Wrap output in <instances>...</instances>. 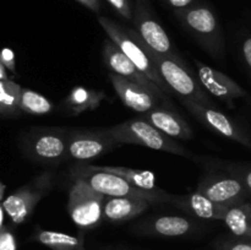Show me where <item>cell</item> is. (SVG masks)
I'll use <instances>...</instances> for the list:
<instances>
[{
  "mask_svg": "<svg viewBox=\"0 0 251 250\" xmlns=\"http://www.w3.org/2000/svg\"><path fill=\"white\" fill-rule=\"evenodd\" d=\"M74 179H82L91 188L109 198L144 199L152 203H169L172 194L161 190H144L131 185L127 180L117 174L102 171H93L87 164H78L71 171Z\"/></svg>",
  "mask_w": 251,
  "mask_h": 250,
  "instance_id": "cell-2",
  "label": "cell"
},
{
  "mask_svg": "<svg viewBox=\"0 0 251 250\" xmlns=\"http://www.w3.org/2000/svg\"><path fill=\"white\" fill-rule=\"evenodd\" d=\"M103 60L112 73L123 76L125 78H129V80L149 88L150 91L156 93L164 103H169L171 97L167 93H164L151 78H149L144 73H141L136 68V65L125 55L124 51L110 38L105 39L104 44H103Z\"/></svg>",
  "mask_w": 251,
  "mask_h": 250,
  "instance_id": "cell-14",
  "label": "cell"
},
{
  "mask_svg": "<svg viewBox=\"0 0 251 250\" xmlns=\"http://www.w3.org/2000/svg\"><path fill=\"white\" fill-rule=\"evenodd\" d=\"M104 98L105 93L103 91H96L92 88L83 87V86H76L63 100V109L66 114L76 117L85 112L97 109Z\"/></svg>",
  "mask_w": 251,
  "mask_h": 250,
  "instance_id": "cell-20",
  "label": "cell"
},
{
  "mask_svg": "<svg viewBox=\"0 0 251 250\" xmlns=\"http://www.w3.org/2000/svg\"><path fill=\"white\" fill-rule=\"evenodd\" d=\"M164 1H166V4H168L169 6L176 9V11H178V10L188 9V7L195 5L194 4L195 0H164Z\"/></svg>",
  "mask_w": 251,
  "mask_h": 250,
  "instance_id": "cell-32",
  "label": "cell"
},
{
  "mask_svg": "<svg viewBox=\"0 0 251 250\" xmlns=\"http://www.w3.org/2000/svg\"><path fill=\"white\" fill-rule=\"evenodd\" d=\"M212 167L222 169V171H226L228 173L233 174V175L238 176L244 183L245 188L249 191V195L251 198V166L243 163H234V162L216 161L212 164Z\"/></svg>",
  "mask_w": 251,
  "mask_h": 250,
  "instance_id": "cell-26",
  "label": "cell"
},
{
  "mask_svg": "<svg viewBox=\"0 0 251 250\" xmlns=\"http://www.w3.org/2000/svg\"><path fill=\"white\" fill-rule=\"evenodd\" d=\"M198 225L193 220L183 216H158L142 221L134 227L137 234L156 237H183L194 232Z\"/></svg>",
  "mask_w": 251,
  "mask_h": 250,
  "instance_id": "cell-17",
  "label": "cell"
},
{
  "mask_svg": "<svg viewBox=\"0 0 251 250\" xmlns=\"http://www.w3.org/2000/svg\"><path fill=\"white\" fill-rule=\"evenodd\" d=\"M132 22L136 33L149 48L163 55H176L168 33L153 16L147 0H136Z\"/></svg>",
  "mask_w": 251,
  "mask_h": 250,
  "instance_id": "cell-11",
  "label": "cell"
},
{
  "mask_svg": "<svg viewBox=\"0 0 251 250\" xmlns=\"http://www.w3.org/2000/svg\"><path fill=\"white\" fill-rule=\"evenodd\" d=\"M181 103L198 122H200L211 131L251 149V135L234 118L229 117L216 108L200 104L193 100H181Z\"/></svg>",
  "mask_w": 251,
  "mask_h": 250,
  "instance_id": "cell-10",
  "label": "cell"
},
{
  "mask_svg": "<svg viewBox=\"0 0 251 250\" xmlns=\"http://www.w3.org/2000/svg\"><path fill=\"white\" fill-rule=\"evenodd\" d=\"M223 222L235 238L251 240V202L230 207Z\"/></svg>",
  "mask_w": 251,
  "mask_h": 250,
  "instance_id": "cell-23",
  "label": "cell"
},
{
  "mask_svg": "<svg viewBox=\"0 0 251 250\" xmlns=\"http://www.w3.org/2000/svg\"><path fill=\"white\" fill-rule=\"evenodd\" d=\"M70 131L59 127H34L20 142L27 158L43 166H56L69 158Z\"/></svg>",
  "mask_w": 251,
  "mask_h": 250,
  "instance_id": "cell-5",
  "label": "cell"
},
{
  "mask_svg": "<svg viewBox=\"0 0 251 250\" xmlns=\"http://www.w3.org/2000/svg\"><path fill=\"white\" fill-rule=\"evenodd\" d=\"M98 22L107 33L108 38L112 39L124 51L125 55L136 65V68L141 73H144L147 77L151 78L164 93H167L171 97L173 92L162 78L158 69L154 65L144 42L136 33V31L131 28H125L122 25L117 24L115 21L104 16L98 17Z\"/></svg>",
  "mask_w": 251,
  "mask_h": 250,
  "instance_id": "cell-3",
  "label": "cell"
},
{
  "mask_svg": "<svg viewBox=\"0 0 251 250\" xmlns=\"http://www.w3.org/2000/svg\"><path fill=\"white\" fill-rule=\"evenodd\" d=\"M87 167L93 171H102L117 174V175L122 176L125 180L129 181L131 185L144 189V190H158L156 185V176L152 172L117 166H91V164H87Z\"/></svg>",
  "mask_w": 251,
  "mask_h": 250,
  "instance_id": "cell-22",
  "label": "cell"
},
{
  "mask_svg": "<svg viewBox=\"0 0 251 250\" xmlns=\"http://www.w3.org/2000/svg\"><path fill=\"white\" fill-rule=\"evenodd\" d=\"M171 205L176 206L179 210L184 211L188 215L202 220L223 221L229 208L210 200L199 191L183 195L172 194Z\"/></svg>",
  "mask_w": 251,
  "mask_h": 250,
  "instance_id": "cell-16",
  "label": "cell"
},
{
  "mask_svg": "<svg viewBox=\"0 0 251 250\" xmlns=\"http://www.w3.org/2000/svg\"><path fill=\"white\" fill-rule=\"evenodd\" d=\"M194 63L198 69V78L203 90L227 104L228 108L233 109L238 100L248 97L247 91L225 73L216 70L196 59H194Z\"/></svg>",
  "mask_w": 251,
  "mask_h": 250,
  "instance_id": "cell-13",
  "label": "cell"
},
{
  "mask_svg": "<svg viewBox=\"0 0 251 250\" xmlns=\"http://www.w3.org/2000/svg\"><path fill=\"white\" fill-rule=\"evenodd\" d=\"M144 42V41H142ZM145 44V43H144ZM154 65L158 69L162 78L172 92L176 93L180 100H189L200 104L213 107L215 103L207 96L198 76H194L183 59L178 55H163L145 44Z\"/></svg>",
  "mask_w": 251,
  "mask_h": 250,
  "instance_id": "cell-1",
  "label": "cell"
},
{
  "mask_svg": "<svg viewBox=\"0 0 251 250\" xmlns=\"http://www.w3.org/2000/svg\"><path fill=\"white\" fill-rule=\"evenodd\" d=\"M108 77L112 82L115 93L124 103V105L140 114L161 107V102H163L156 93L129 78H125L114 73H110Z\"/></svg>",
  "mask_w": 251,
  "mask_h": 250,
  "instance_id": "cell-15",
  "label": "cell"
},
{
  "mask_svg": "<svg viewBox=\"0 0 251 250\" xmlns=\"http://www.w3.org/2000/svg\"><path fill=\"white\" fill-rule=\"evenodd\" d=\"M122 146L107 129L74 130L69 136V158L90 161Z\"/></svg>",
  "mask_w": 251,
  "mask_h": 250,
  "instance_id": "cell-12",
  "label": "cell"
},
{
  "mask_svg": "<svg viewBox=\"0 0 251 250\" xmlns=\"http://www.w3.org/2000/svg\"><path fill=\"white\" fill-rule=\"evenodd\" d=\"M137 117L152 124L172 139L189 140L194 135L190 125L180 115L168 108L162 107V105L150 110V112L142 113Z\"/></svg>",
  "mask_w": 251,
  "mask_h": 250,
  "instance_id": "cell-18",
  "label": "cell"
},
{
  "mask_svg": "<svg viewBox=\"0 0 251 250\" xmlns=\"http://www.w3.org/2000/svg\"><path fill=\"white\" fill-rule=\"evenodd\" d=\"M153 205L144 199L109 198L107 196L103 207L104 220L113 223H123L144 213Z\"/></svg>",
  "mask_w": 251,
  "mask_h": 250,
  "instance_id": "cell-19",
  "label": "cell"
},
{
  "mask_svg": "<svg viewBox=\"0 0 251 250\" xmlns=\"http://www.w3.org/2000/svg\"><path fill=\"white\" fill-rule=\"evenodd\" d=\"M220 250H251V240L234 238V239L223 240L218 245Z\"/></svg>",
  "mask_w": 251,
  "mask_h": 250,
  "instance_id": "cell-27",
  "label": "cell"
},
{
  "mask_svg": "<svg viewBox=\"0 0 251 250\" xmlns=\"http://www.w3.org/2000/svg\"><path fill=\"white\" fill-rule=\"evenodd\" d=\"M0 64L5 66L12 74L16 73V61H15V54L10 48H4L0 56Z\"/></svg>",
  "mask_w": 251,
  "mask_h": 250,
  "instance_id": "cell-30",
  "label": "cell"
},
{
  "mask_svg": "<svg viewBox=\"0 0 251 250\" xmlns=\"http://www.w3.org/2000/svg\"><path fill=\"white\" fill-rule=\"evenodd\" d=\"M105 129L120 145H140L152 150L169 152L176 156L194 158L191 152L185 147L139 117Z\"/></svg>",
  "mask_w": 251,
  "mask_h": 250,
  "instance_id": "cell-4",
  "label": "cell"
},
{
  "mask_svg": "<svg viewBox=\"0 0 251 250\" xmlns=\"http://www.w3.org/2000/svg\"><path fill=\"white\" fill-rule=\"evenodd\" d=\"M0 250H16V239L10 228L6 225L1 227L0 234Z\"/></svg>",
  "mask_w": 251,
  "mask_h": 250,
  "instance_id": "cell-29",
  "label": "cell"
},
{
  "mask_svg": "<svg viewBox=\"0 0 251 250\" xmlns=\"http://www.w3.org/2000/svg\"><path fill=\"white\" fill-rule=\"evenodd\" d=\"M105 199L82 179H75L69 191L68 212L78 229L83 232L100 225Z\"/></svg>",
  "mask_w": 251,
  "mask_h": 250,
  "instance_id": "cell-7",
  "label": "cell"
},
{
  "mask_svg": "<svg viewBox=\"0 0 251 250\" xmlns=\"http://www.w3.org/2000/svg\"><path fill=\"white\" fill-rule=\"evenodd\" d=\"M242 55L243 59H244L245 64L249 68V70L251 71V36L244 38L242 43Z\"/></svg>",
  "mask_w": 251,
  "mask_h": 250,
  "instance_id": "cell-31",
  "label": "cell"
},
{
  "mask_svg": "<svg viewBox=\"0 0 251 250\" xmlns=\"http://www.w3.org/2000/svg\"><path fill=\"white\" fill-rule=\"evenodd\" d=\"M176 16L202 48L215 58L225 54V38L215 12L206 5H193L176 11Z\"/></svg>",
  "mask_w": 251,
  "mask_h": 250,
  "instance_id": "cell-6",
  "label": "cell"
},
{
  "mask_svg": "<svg viewBox=\"0 0 251 250\" xmlns=\"http://www.w3.org/2000/svg\"><path fill=\"white\" fill-rule=\"evenodd\" d=\"M33 240L46 245L51 250H85L82 230H80V234L74 237L66 233L37 229L33 235Z\"/></svg>",
  "mask_w": 251,
  "mask_h": 250,
  "instance_id": "cell-21",
  "label": "cell"
},
{
  "mask_svg": "<svg viewBox=\"0 0 251 250\" xmlns=\"http://www.w3.org/2000/svg\"><path fill=\"white\" fill-rule=\"evenodd\" d=\"M78 2L86 6L87 9L92 10L93 12H100V0H77Z\"/></svg>",
  "mask_w": 251,
  "mask_h": 250,
  "instance_id": "cell-33",
  "label": "cell"
},
{
  "mask_svg": "<svg viewBox=\"0 0 251 250\" xmlns=\"http://www.w3.org/2000/svg\"><path fill=\"white\" fill-rule=\"evenodd\" d=\"M54 185V173L44 172L34 176L31 181L15 190L1 201V207L14 225H19L33 213L37 203L48 195Z\"/></svg>",
  "mask_w": 251,
  "mask_h": 250,
  "instance_id": "cell-8",
  "label": "cell"
},
{
  "mask_svg": "<svg viewBox=\"0 0 251 250\" xmlns=\"http://www.w3.org/2000/svg\"><path fill=\"white\" fill-rule=\"evenodd\" d=\"M22 87L9 80H0V115L4 119L20 117L21 109Z\"/></svg>",
  "mask_w": 251,
  "mask_h": 250,
  "instance_id": "cell-24",
  "label": "cell"
},
{
  "mask_svg": "<svg viewBox=\"0 0 251 250\" xmlns=\"http://www.w3.org/2000/svg\"><path fill=\"white\" fill-rule=\"evenodd\" d=\"M196 191L210 200L230 208L247 202L249 191L238 176L228 172H208L199 181Z\"/></svg>",
  "mask_w": 251,
  "mask_h": 250,
  "instance_id": "cell-9",
  "label": "cell"
},
{
  "mask_svg": "<svg viewBox=\"0 0 251 250\" xmlns=\"http://www.w3.org/2000/svg\"><path fill=\"white\" fill-rule=\"evenodd\" d=\"M110 5L113 6V9L118 12L122 17L126 20H131L134 16V9H132L131 4H130V0H107Z\"/></svg>",
  "mask_w": 251,
  "mask_h": 250,
  "instance_id": "cell-28",
  "label": "cell"
},
{
  "mask_svg": "<svg viewBox=\"0 0 251 250\" xmlns=\"http://www.w3.org/2000/svg\"><path fill=\"white\" fill-rule=\"evenodd\" d=\"M21 109L22 113L29 115H46L51 113L54 104L41 93L22 87Z\"/></svg>",
  "mask_w": 251,
  "mask_h": 250,
  "instance_id": "cell-25",
  "label": "cell"
}]
</instances>
